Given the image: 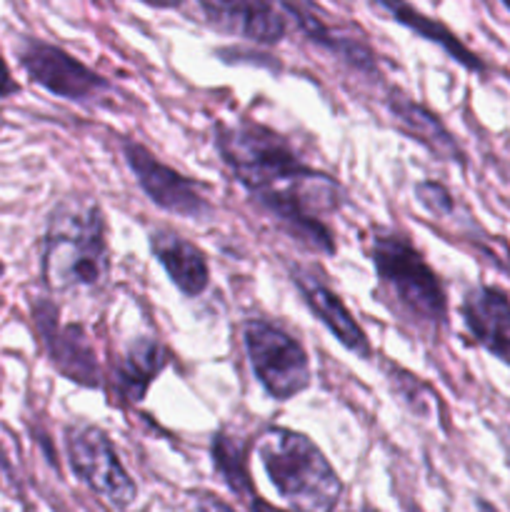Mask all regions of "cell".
<instances>
[{
    "label": "cell",
    "instance_id": "obj_1",
    "mask_svg": "<svg viewBox=\"0 0 510 512\" xmlns=\"http://www.w3.org/2000/svg\"><path fill=\"white\" fill-rule=\"evenodd\" d=\"M213 143L260 213L303 248L335 255L338 245L325 215L340 208L343 188L333 175L310 168L288 138L253 120L218 123Z\"/></svg>",
    "mask_w": 510,
    "mask_h": 512
},
{
    "label": "cell",
    "instance_id": "obj_2",
    "mask_svg": "<svg viewBox=\"0 0 510 512\" xmlns=\"http://www.w3.org/2000/svg\"><path fill=\"white\" fill-rule=\"evenodd\" d=\"M110 270L108 223L93 195L70 193L50 213L40 273L50 293H95Z\"/></svg>",
    "mask_w": 510,
    "mask_h": 512
},
{
    "label": "cell",
    "instance_id": "obj_3",
    "mask_svg": "<svg viewBox=\"0 0 510 512\" xmlns=\"http://www.w3.org/2000/svg\"><path fill=\"white\" fill-rule=\"evenodd\" d=\"M368 258L375 270V295L393 318L420 338H433L448 320V298L438 273L403 230L373 228Z\"/></svg>",
    "mask_w": 510,
    "mask_h": 512
},
{
    "label": "cell",
    "instance_id": "obj_4",
    "mask_svg": "<svg viewBox=\"0 0 510 512\" xmlns=\"http://www.w3.org/2000/svg\"><path fill=\"white\" fill-rule=\"evenodd\" d=\"M255 453L288 508L325 512L338 505L343 480L305 433L275 425L260 433Z\"/></svg>",
    "mask_w": 510,
    "mask_h": 512
},
{
    "label": "cell",
    "instance_id": "obj_5",
    "mask_svg": "<svg viewBox=\"0 0 510 512\" xmlns=\"http://www.w3.org/2000/svg\"><path fill=\"white\" fill-rule=\"evenodd\" d=\"M243 345L255 380L268 398L285 403L310 388V358L303 343L268 318L243 323Z\"/></svg>",
    "mask_w": 510,
    "mask_h": 512
},
{
    "label": "cell",
    "instance_id": "obj_6",
    "mask_svg": "<svg viewBox=\"0 0 510 512\" xmlns=\"http://www.w3.org/2000/svg\"><path fill=\"white\" fill-rule=\"evenodd\" d=\"M15 60L28 75L30 83L43 88L55 98L80 105L103 103L113 95V83L95 73L93 68L75 58L60 45L48 43L35 35H20L13 45Z\"/></svg>",
    "mask_w": 510,
    "mask_h": 512
},
{
    "label": "cell",
    "instance_id": "obj_7",
    "mask_svg": "<svg viewBox=\"0 0 510 512\" xmlns=\"http://www.w3.org/2000/svg\"><path fill=\"white\" fill-rule=\"evenodd\" d=\"M65 458H68L75 478L108 508L125 510L138 498V483L125 470L110 435L98 425H68L65 428Z\"/></svg>",
    "mask_w": 510,
    "mask_h": 512
},
{
    "label": "cell",
    "instance_id": "obj_8",
    "mask_svg": "<svg viewBox=\"0 0 510 512\" xmlns=\"http://www.w3.org/2000/svg\"><path fill=\"white\" fill-rule=\"evenodd\" d=\"M123 158L140 190L155 208L185 220L213 218V203L205 198L200 185L188 175L155 158L138 140H123Z\"/></svg>",
    "mask_w": 510,
    "mask_h": 512
},
{
    "label": "cell",
    "instance_id": "obj_9",
    "mask_svg": "<svg viewBox=\"0 0 510 512\" xmlns=\"http://www.w3.org/2000/svg\"><path fill=\"white\" fill-rule=\"evenodd\" d=\"M30 315L50 365L80 388H98L100 365L88 333L80 325L60 323L58 305L50 298H35Z\"/></svg>",
    "mask_w": 510,
    "mask_h": 512
},
{
    "label": "cell",
    "instance_id": "obj_10",
    "mask_svg": "<svg viewBox=\"0 0 510 512\" xmlns=\"http://www.w3.org/2000/svg\"><path fill=\"white\" fill-rule=\"evenodd\" d=\"M218 33L258 45H278L288 35V15L278 0H195Z\"/></svg>",
    "mask_w": 510,
    "mask_h": 512
},
{
    "label": "cell",
    "instance_id": "obj_11",
    "mask_svg": "<svg viewBox=\"0 0 510 512\" xmlns=\"http://www.w3.org/2000/svg\"><path fill=\"white\" fill-rule=\"evenodd\" d=\"M290 280H293L295 290L300 293L303 303L308 305L310 313L328 328V333L333 335L348 353L358 355V358L363 360H370L373 345H370L368 335L360 328L358 320L350 315L343 298L320 278L318 270L308 268V265H293V268H290Z\"/></svg>",
    "mask_w": 510,
    "mask_h": 512
},
{
    "label": "cell",
    "instance_id": "obj_12",
    "mask_svg": "<svg viewBox=\"0 0 510 512\" xmlns=\"http://www.w3.org/2000/svg\"><path fill=\"white\" fill-rule=\"evenodd\" d=\"M460 318L475 345L510 365V295L498 285H475L460 300Z\"/></svg>",
    "mask_w": 510,
    "mask_h": 512
},
{
    "label": "cell",
    "instance_id": "obj_13",
    "mask_svg": "<svg viewBox=\"0 0 510 512\" xmlns=\"http://www.w3.org/2000/svg\"><path fill=\"white\" fill-rule=\"evenodd\" d=\"M278 3L280 8L285 10V15L298 25V30L310 40V43L328 50L330 55L343 60L345 65H350V68L358 70V73L370 75V78L378 73L373 50H370L368 45L360 43V40L348 38V35H340L338 30L330 28L323 10L315 5V0H278Z\"/></svg>",
    "mask_w": 510,
    "mask_h": 512
},
{
    "label": "cell",
    "instance_id": "obj_14",
    "mask_svg": "<svg viewBox=\"0 0 510 512\" xmlns=\"http://www.w3.org/2000/svg\"><path fill=\"white\" fill-rule=\"evenodd\" d=\"M150 253L170 278V283L185 295L198 298L210 288V265L203 250L193 240L170 228H155L148 238Z\"/></svg>",
    "mask_w": 510,
    "mask_h": 512
},
{
    "label": "cell",
    "instance_id": "obj_15",
    "mask_svg": "<svg viewBox=\"0 0 510 512\" xmlns=\"http://www.w3.org/2000/svg\"><path fill=\"white\" fill-rule=\"evenodd\" d=\"M385 108H388L395 128L403 135H408V138H413L415 143L423 145L430 155H435L443 163L465 165L463 148H460L458 140L450 135V130L445 128V123L433 110L425 108L423 103H415L413 98H408L400 90L388 93Z\"/></svg>",
    "mask_w": 510,
    "mask_h": 512
},
{
    "label": "cell",
    "instance_id": "obj_16",
    "mask_svg": "<svg viewBox=\"0 0 510 512\" xmlns=\"http://www.w3.org/2000/svg\"><path fill=\"white\" fill-rule=\"evenodd\" d=\"M373 8H378L385 18L395 20L398 25L408 28L410 33L418 35V38L428 40V43L438 45L448 58H453L455 63L463 65L470 73H483L485 63L448 28L445 23H440L438 18H430L423 10L415 8L410 0H370Z\"/></svg>",
    "mask_w": 510,
    "mask_h": 512
},
{
    "label": "cell",
    "instance_id": "obj_17",
    "mask_svg": "<svg viewBox=\"0 0 510 512\" xmlns=\"http://www.w3.org/2000/svg\"><path fill=\"white\" fill-rule=\"evenodd\" d=\"M165 365L168 350L158 340L135 338L115 363V390L128 403H140Z\"/></svg>",
    "mask_w": 510,
    "mask_h": 512
},
{
    "label": "cell",
    "instance_id": "obj_18",
    "mask_svg": "<svg viewBox=\"0 0 510 512\" xmlns=\"http://www.w3.org/2000/svg\"><path fill=\"white\" fill-rule=\"evenodd\" d=\"M210 455H213V465L218 468L220 478L243 500V505H248V508H255V505L268 508V503L258 500V495H255V488L248 475V465H245V450L238 440L225 433H215L213 443H210Z\"/></svg>",
    "mask_w": 510,
    "mask_h": 512
},
{
    "label": "cell",
    "instance_id": "obj_19",
    "mask_svg": "<svg viewBox=\"0 0 510 512\" xmlns=\"http://www.w3.org/2000/svg\"><path fill=\"white\" fill-rule=\"evenodd\" d=\"M415 200L428 210L430 215H438V218H445V215H453L455 200L450 195V190L445 188L438 180H423V183L415 185Z\"/></svg>",
    "mask_w": 510,
    "mask_h": 512
},
{
    "label": "cell",
    "instance_id": "obj_20",
    "mask_svg": "<svg viewBox=\"0 0 510 512\" xmlns=\"http://www.w3.org/2000/svg\"><path fill=\"white\" fill-rule=\"evenodd\" d=\"M20 93V83L15 80L13 70H10L8 60L0 55V100H8L13 98V95Z\"/></svg>",
    "mask_w": 510,
    "mask_h": 512
},
{
    "label": "cell",
    "instance_id": "obj_21",
    "mask_svg": "<svg viewBox=\"0 0 510 512\" xmlns=\"http://www.w3.org/2000/svg\"><path fill=\"white\" fill-rule=\"evenodd\" d=\"M140 3L155 10H175V8H183L185 0H140Z\"/></svg>",
    "mask_w": 510,
    "mask_h": 512
},
{
    "label": "cell",
    "instance_id": "obj_22",
    "mask_svg": "<svg viewBox=\"0 0 510 512\" xmlns=\"http://www.w3.org/2000/svg\"><path fill=\"white\" fill-rule=\"evenodd\" d=\"M498 440H500V448H503V455H505V465L510 468V425H503V428H500Z\"/></svg>",
    "mask_w": 510,
    "mask_h": 512
},
{
    "label": "cell",
    "instance_id": "obj_23",
    "mask_svg": "<svg viewBox=\"0 0 510 512\" xmlns=\"http://www.w3.org/2000/svg\"><path fill=\"white\" fill-rule=\"evenodd\" d=\"M0 470H3V473H13V468H10V460H8V455H5V450H3V445H0Z\"/></svg>",
    "mask_w": 510,
    "mask_h": 512
},
{
    "label": "cell",
    "instance_id": "obj_24",
    "mask_svg": "<svg viewBox=\"0 0 510 512\" xmlns=\"http://www.w3.org/2000/svg\"><path fill=\"white\" fill-rule=\"evenodd\" d=\"M500 3H503V8L510 13V0H500Z\"/></svg>",
    "mask_w": 510,
    "mask_h": 512
},
{
    "label": "cell",
    "instance_id": "obj_25",
    "mask_svg": "<svg viewBox=\"0 0 510 512\" xmlns=\"http://www.w3.org/2000/svg\"><path fill=\"white\" fill-rule=\"evenodd\" d=\"M3 275H5V263H3V260H0V278H3Z\"/></svg>",
    "mask_w": 510,
    "mask_h": 512
}]
</instances>
